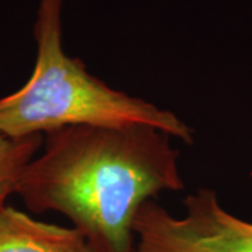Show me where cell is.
<instances>
[{"label": "cell", "instance_id": "obj_4", "mask_svg": "<svg viewBox=\"0 0 252 252\" xmlns=\"http://www.w3.org/2000/svg\"><path fill=\"white\" fill-rule=\"evenodd\" d=\"M0 252H91L73 227L35 220L11 206L0 210Z\"/></svg>", "mask_w": 252, "mask_h": 252}, {"label": "cell", "instance_id": "obj_1", "mask_svg": "<svg viewBox=\"0 0 252 252\" xmlns=\"http://www.w3.org/2000/svg\"><path fill=\"white\" fill-rule=\"evenodd\" d=\"M150 126L76 125L44 135V152L18 181L34 213L58 212L91 252H133V220L146 200L185 188L180 150Z\"/></svg>", "mask_w": 252, "mask_h": 252}, {"label": "cell", "instance_id": "obj_5", "mask_svg": "<svg viewBox=\"0 0 252 252\" xmlns=\"http://www.w3.org/2000/svg\"><path fill=\"white\" fill-rule=\"evenodd\" d=\"M44 144V135L11 137L0 132V210L16 193L18 181Z\"/></svg>", "mask_w": 252, "mask_h": 252}, {"label": "cell", "instance_id": "obj_2", "mask_svg": "<svg viewBox=\"0 0 252 252\" xmlns=\"http://www.w3.org/2000/svg\"><path fill=\"white\" fill-rule=\"evenodd\" d=\"M34 38L36 59L30 79L0 98L1 133L26 137L76 125H142L193 144V129L177 114L109 87L63 51L62 0H39Z\"/></svg>", "mask_w": 252, "mask_h": 252}, {"label": "cell", "instance_id": "obj_3", "mask_svg": "<svg viewBox=\"0 0 252 252\" xmlns=\"http://www.w3.org/2000/svg\"><path fill=\"white\" fill-rule=\"evenodd\" d=\"M182 203L175 217L146 200L133 220V252H252V223L224 210L215 190L200 188Z\"/></svg>", "mask_w": 252, "mask_h": 252}]
</instances>
